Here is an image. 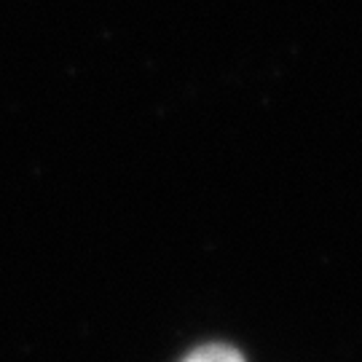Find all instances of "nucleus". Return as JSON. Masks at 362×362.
Returning <instances> with one entry per match:
<instances>
[{
	"label": "nucleus",
	"mask_w": 362,
	"mask_h": 362,
	"mask_svg": "<svg viewBox=\"0 0 362 362\" xmlns=\"http://www.w3.org/2000/svg\"><path fill=\"white\" fill-rule=\"evenodd\" d=\"M182 362H245V357L226 344H207V346L191 351Z\"/></svg>",
	"instance_id": "nucleus-1"
}]
</instances>
